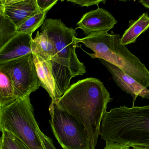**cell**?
Masks as SVG:
<instances>
[{
    "mask_svg": "<svg viewBox=\"0 0 149 149\" xmlns=\"http://www.w3.org/2000/svg\"><path fill=\"white\" fill-rule=\"evenodd\" d=\"M31 34H17L0 49V65L32 53Z\"/></svg>",
    "mask_w": 149,
    "mask_h": 149,
    "instance_id": "obj_12",
    "label": "cell"
},
{
    "mask_svg": "<svg viewBox=\"0 0 149 149\" xmlns=\"http://www.w3.org/2000/svg\"><path fill=\"white\" fill-rule=\"evenodd\" d=\"M68 1L71 2L73 3L74 4H79L81 7H89L92 5H97L98 6L99 3L101 2H103L105 3L106 1L103 0H99V1H95V0H85V1H77V0H68Z\"/></svg>",
    "mask_w": 149,
    "mask_h": 149,
    "instance_id": "obj_21",
    "label": "cell"
},
{
    "mask_svg": "<svg viewBox=\"0 0 149 149\" xmlns=\"http://www.w3.org/2000/svg\"><path fill=\"white\" fill-rule=\"evenodd\" d=\"M39 135L44 149H57L54 146L52 140L45 135L40 129L39 130Z\"/></svg>",
    "mask_w": 149,
    "mask_h": 149,
    "instance_id": "obj_20",
    "label": "cell"
},
{
    "mask_svg": "<svg viewBox=\"0 0 149 149\" xmlns=\"http://www.w3.org/2000/svg\"><path fill=\"white\" fill-rule=\"evenodd\" d=\"M58 1V0H37L39 11L42 13H47Z\"/></svg>",
    "mask_w": 149,
    "mask_h": 149,
    "instance_id": "obj_19",
    "label": "cell"
},
{
    "mask_svg": "<svg viewBox=\"0 0 149 149\" xmlns=\"http://www.w3.org/2000/svg\"><path fill=\"white\" fill-rule=\"evenodd\" d=\"M112 100L103 83L89 78L70 85L56 104L84 126L89 149H95L103 116Z\"/></svg>",
    "mask_w": 149,
    "mask_h": 149,
    "instance_id": "obj_1",
    "label": "cell"
},
{
    "mask_svg": "<svg viewBox=\"0 0 149 149\" xmlns=\"http://www.w3.org/2000/svg\"><path fill=\"white\" fill-rule=\"evenodd\" d=\"M100 61L111 73L116 85L122 91L130 94L133 98V106L138 96L149 99V90L136 80L123 72L120 69L102 59Z\"/></svg>",
    "mask_w": 149,
    "mask_h": 149,
    "instance_id": "obj_11",
    "label": "cell"
},
{
    "mask_svg": "<svg viewBox=\"0 0 149 149\" xmlns=\"http://www.w3.org/2000/svg\"><path fill=\"white\" fill-rule=\"evenodd\" d=\"M46 13L39 12L24 20L16 27L17 34H31L42 25L46 17Z\"/></svg>",
    "mask_w": 149,
    "mask_h": 149,
    "instance_id": "obj_16",
    "label": "cell"
},
{
    "mask_svg": "<svg viewBox=\"0 0 149 149\" xmlns=\"http://www.w3.org/2000/svg\"><path fill=\"white\" fill-rule=\"evenodd\" d=\"M0 8L4 17L16 27L40 12L37 0H0Z\"/></svg>",
    "mask_w": 149,
    "mask_h": 149,
    "instance_id": "obj_8",
    "label": "cell"
},
{
    "mask_svg": "<svg viewBox=\"0 0 149 149\" xmlns=\"http://www.w3.org/2000/svg\"><path fill=\"white\" fill-rule=\"evenodd\" d=\"M139 2L142 4L145 8L149 9V0H141L139 1Z\"/></svg>",
    "mask_w": 149,
    "mask_h": 149,
    "instance_id": "obj_24",
    "label": "cell"
},
{
    "mask_svg": "<svg viewBox=\"0 0 149 149\" xmlns=\"http://www.w3.org/2000/svg\"><path fill=\"white\" fill-rule=\"evenodd\" d=\"M8 75L16 99L30 95L39 88L32 53L0 65Z\"/></svg>",
    "mask_w": 149,
    "mask_h": 149,
    "instance_id": "obj_7",
    "label": "cell"
},
{
    "mask_svg": "<svg viewBox=\"0 0 149 149\" xmlns=\"http://www.w3.org/2000/svg\"><path fill=\"white\" fill-rule=\"evenodd\" d=\"M149 28V15L148 13H143L136 20L129 21V26L121 38V43L125 46L134 43Z\"/></svg>",
    "mask_w": 149,
    "mask_h": 149,
    "instance_id": "obj_13",
    "label": "cell"
},
{
    "mask_svg": "<svg viewBox=\"0 0 149 149\" xmlns=\"http://www.w3.org/2000/svg\"><path fill=\"white\" fill-rule=\"evenodd\" d=\"M32 54L39 86L47 91L52 102L57 104L63 95L53 77L49 60L45 55L34 52Z\"/></svg>",
    "mask_w": 149,
    "mask_h": 149,
    "instance_id": "obj_10",
    "label": "cell"
},
{
    "mask_svg": "<svg viewBox=\"0 0 149 149\" xmlns=\"http://www.w3.org/2000/svg\"><path fill=\"white\" fill-rule=\"evenodd\" d=\"M120 35L107 31L95 32L76 38L94 53H86L93 59H102L120 69L146 88L149 86V71L140 59L121 43Z\"/></svg>",
    "mask_w": 149,
    "mask_h": 149,
    "instance_id": "obj_4",
    "label": "cell"
},
{
    "mask_svg": "<svg viewBox=\"0 0 149 149\" xmlns=\"http://www.w3.org/2000/svg\"><path fill=\"white\" fill-rule=\"evenodd\" d=\"M16 99L9 76L0 67V107L10 104Z\"/></svg>",
    "mask_w": 149,
    "mask_h": 149,
    "instance_id": "obj_15",
    "label": "cell"
},
{
    "mask_svg": "<svg viewBox=\"0 0 149 149\" xmlns=\"http://www.w3.org/2000/svg\"><path fill=\"white\" fill-rule=\"evenodd\" d=\"M1 133L0 137V149H21L13 135L5 131Z\"/></svg>",
    "mask_w": 149,
    "mask_h": 149,
    "instance_id": "obj_18",
    "label": "cell"
},
{
    "mask_svg": "<svg viewBox=\"0 0 149 149\" xmlns=\"http://www.w3.org/2000/svg\"><path fill=\"white\" fill-rule=\"evenodd\" d=\"M31 49L32 53L45 55L49 61L54 59L56 55L54 43L44 31H41V32L38 31L36 37L32 40Z\"/></svg>",
    "mask_w": 149,
    "mask_h": 149,
    "instance_id": "obj_14",
    "label": "cell"
},
{
    "mask_svg": "<svg viewBox=\"0 0 149 149\" xmlns=\"http://www.w3.org/2000/svg\"><path fill=\"white\" fill-rule=\"evenodd\" d=\"M30 95L0 107V132L7 131L29 149H44Z\"/></svg>",
    "mask_w": 149,
    "mask_h": 149,
    "instance_id": "obj_5",
    "label": "cell"
},
{
    "mask_svg": "<svg viewBox=\"0 0 149 149\" xmlns=\"http://www.w3.org/2000/svg\"><path fill=\"white\" fill-rule=\"evenodd\" d=\"M100 135L106 143L149 149V105L124 106L106 112Z\"/></svg>",
    "mask_w": 149,
    "mask_h": 149,
    "instance_id": "obj_2",
    "label": "cell"
},
{
    "mask_svg": "<svg viewBox=\"0 0 149 149\" xmlns=\"http://www.w3.org/2000/svg\"><path fill=\"white\" fill-rule=\"evenodd\" d=\"M49 120L53 134L63 149H89L86 128L66 111L52 102Z\"/></svg>",
    "mask_w": 149,
    "mask_h": 149,
    "instance_id": "obj_6",
    "label": "cell"
},
{
    "mask_svg": "<svg viewBox=\"0 0 149 149\" xmlns=\"http://www.w3.org/2000/svg\"><path fill=\"white\" fill-rule=\"evenodd\" d=\"M103 149H124V147L123 145L107 142Z\"/></svg>",
    "mask_w": 149,
    "mask_h": 149,
    "instance_id": "obj_22",
    "label": "cell"
},
{
    "mask_svg": "<svg viewBox=\"0 0 149 149\" xmlns=\"http://www.w3.org/2000/svg\"><path fill=\"white\" fill-rule=\"evenodd\" d=\"M124 147V149H145L143 148H129V147H126V146H123Z\"/></svg>",
    "mask_w": 149,
    "mask_h": 149,
    "instance_id": "obj_25",
    "label": "cell"
},
{
    "mask_svg": "<svg viewBox=\"0 0 149 149\" xmlns=\"http://www.w3.org/2000/svg\"><path fill=\"white\" fill-rule=\"evenodd\" d=\"M41 31L46 32L56 48V55L50 62L53 77L63 95L70 86L72 78L86 72V67L79 60L75 51L76 29L67 27L60 19L47 18Z\"/></svg>",
    "mask_w": 149,
    "mask_h": 149,
    "instance_id": "obj_3",
    "label": "cell"
},
{
    "mask_svg": "<svg viewBox=\"0 0 149 149\" xmlns=\"http://www.w3.org/2000/svg\"><path fill=\"white\" fill-rule=\"evenodd\" d=\"M117 21L113 16L103 8H98L84 14L77 23V29L85 34L108 31L113 28Z\"/></svg>",
    "mask_w": 149,
    "mask_h": 149,
    "instance_id": "obj_9",
    "label": "cell"
},
{
    "mask_svg": "<svg viewBox=\"0 0 149 149\" xmlns=\"http://www.w3.org/2000/svg\"><path fill=\"white\" fill-rule=\"evenodd\" d=\"M16 35L15 26L4 17L0 8V49Z\"/></svg>",
    "mask_w": 149,
    "mask_h": 149,
    "instance_id": "obj_17",
    "label": "cell"
},
{
    "mask_svg": "<svg viewBox=\"0 0 149 149\" xmlns=\"http://www.w3.org/2000/svg\"><path fill=\"white\" fill-rule=\"evenodd\" d=\"M15 138L16 141L17 142V144L19 145L20 147V149H29L24 143H23L21 141L19 140V139L17 138L16 137H15Z\"/></svg>",
    "mask_w": 149,
    "mask_h": 149,
    "instance_id": "obj_23",
    "label": "cell"
}]
</instances>
